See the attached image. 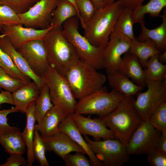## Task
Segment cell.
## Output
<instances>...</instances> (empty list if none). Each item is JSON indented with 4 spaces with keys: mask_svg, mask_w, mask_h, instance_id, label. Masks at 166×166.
I'll return each instance as SVG.
<instances>
[{
    "mask_svg": "<svg viewBox=\"0 0 166 166\" xmlns=\"http://www.w3.org/2000/svg\"><path fill=\"white\" fill-rule=\"evenodd\" d=\"M134 96H124L110 112L98 118L126 146L132 134L143 121L134 105Z\"/></svg>",
    "mask_w": 166,
    "mask_h": 166,
    "instance_id": "obj_1",
    "label": "cell"
},
{
    "mask_svg": "<svg viewBox=\"0 0 166 166\" xmlns=\"http://www.w3.org/2000/svg\"><path fill=\"white\" fill-rule=\"evenodd\" d=\"M123 8L117 0L102 8L96 9L92 17L83 28L84 36L94 46L105 48Z\"/></svg>",
    "mask_w": 166,
    "mask_h": 166,
    "instance_id": "obj_2",
    "label": "cell"
},
{
    "mask_svg": "<svg viewBox=\"0 0 166 166\" xmlns=\"http://www.w3.org/2000/svg\"><path fill=\"white\" fill-rule=\"evenodd\" d=\"M43 40L49 65L65 77L71 67L80 60L75 49L62 29L55 26L47 33Z\"/></svg>",
    "mask_w": 166,
    "mask_h": 166,
    "instance_id": "obj_3",
    "label": "cell"
},
{
    "mask_svg": "<svg viewBox=\"0 0 166 166\" xmlns=\"http://www.w3.org/2000/svg\"><path fill=\"white\" fill-rule=\"evenodd\" d=\"M97 70L79 60L67 71L65 77L76 99H80L103 88L106 77Z\"/></svg>",
    "mask_w": 166,
    "mask_h": 166,
    "instance_id": "obj_4",
    "label": "cell"
},
{
    "mask_svg": "<svg viewBox=\"0 0 166 166\" xmlns=\"http://www.w3.org/2000/svg\"><path fill=\"white\" fill-rule=\"evenodd\" d=\"M79 20L77 16L69 19L63 24L62 30L75 49L80 61L97 70L103 69L105 48L94 46L80 33Z\"/></svg>",
    "mask_w": 166,
    "mask_h": 166,
    "instance_id": "obj_5",
    "label": "cell"
},
{
    "mask_svg": "<svg viewBox=\"0 0 166 166\" xmlns=\"http://www.w3.org/2000/svg\"><path fill=\"white\" fill-rule=\"evenodd\" d=\"M42 77L48 87L50 100L53 105L60 107L68 115L74 113L77 102L65 77L49 65Z\"/></svg>",
    "mask_w": 166,
    "mask_h": 166,
    "instance_id": "obj_6",
    "label": "cell"
},
{
    "mask_svg": "<svg viewBox=\"0 0 166 166\" xmlns=\"http://www.w3.org/2000/svg\"><path fill=\"white\" fill-rule=\"evenodd\" d=\"M124 96L113 89L109 92L103 87L101 90L79 99L74 113L104 116L112 110Z\"/></svg>",
    "mask_w": 166,
    "mask_h": 166,
    "instance_id": "obj_7",
    "label": "cell"
},
{
    "mask_svg": "<svg viewBox=\"0 0 166 166\" xmlns=\"http://www.w3.org/2000/svg\"><path fill=\"white\" fill-rule=\"evenodd\" d=\"M146 90L137 93L134 105L143 121L150 117L163 102L166 101V79L158 81L145 80Z\"/></svg>",
    "mask_w": 166,
    "mask_h": 166,
    "instance_id": "obj_8",
    "label": "cell"
},
{
    "mask_svg": "<svg viewBox=\"0 0 166 166\" xmlns=\"http://www.w3.org/2000/svg\"><path fill=\"white\" fill-rule=\"evenodd\" d=\"M84 136L91 150L104 166H121L128 161L130 155L126 145L118 139L93 141Z\"/></svg>",
    "mask_w": 166,
    "mask_h": 166,
    "instance_id": "obj_9",
    "label": "cell"
},
{
    "mask_svg": "<svg viewBox=\"0 0 166 166\" xmlns=\"http://www.w3.org/2000/svg\"><path fill=\"white\" fill-rule=\"evenodd\" d=\"M162 133L148 121H143L132 134L126 146L129 155L146 154L156 149Z\"/></svg>",
    "mask_w": 166,
    "mask_h": 166,
    "instance_id": "obj_10",
    "label": "cell"
},
{
    "mask_svg": "<svg viewBox=\"0 0 166 166\" xmlns=\"http://www.w3.org/2000/svg\"><path fill=\"white\" fill-rule=\"evenodd\" d=\"M132 41L114 27L103 53V69L107 74L118 70L122 56L128 52Z\"/></svg>",
    "mask_w": 166,
    "mask_h": 166,
    "instance_id": "obj_11",
    "label": "cell"
},
{
    "mask_svg": "<svg viewBox=\"0 0 166 166\" xmlns=\"http://www.w3.org/2000/svg\"><path fill=\"white\" fill-rule=\"evenodd\" d=\"M58 0H39L27 11L18 14L24 27L45 29L49 26Z\"/></svg>",
    "mask_w": 166,
    "mask_h": 166,
    "instance_id": "obj_12",
    "label": "cell"
},
{
    "mask_svg": "<svg viewBox=\"0 0 166 166\" xmlns=\"http://www.w3.org/2000/svg\"><path fill=\"white\" fill-rule=\"evenodd\" d=\"M16 49L26 60L33 71L38 76L42 77L49 65L43 40H33Z\"/></svg>",
    "mask_w": 166,
    "mask_h": 166,
    "instance_id": "obj_13",
    "label": "cell"
},
{
    "mask_svg": "<svg viewBox=\"0 0 166 166\" xmlns=\"http://www.w3.org/2000/svg\"><path fill=\"white\" fill-rule=\"evenodd\" d=\"M54 26L50 24L46 29H38L23 26L20 24L5 26L2 27V30L12 46L17 49L33 40L43 39L47 33Z\"/></svg>",
    "mask_w": 166,
    "mask_h": 166,
    "instance_id": "obj_14",
    "label": "cell"
},
{
    "mask_svg": "<svg viewBox=\"0 0 166 166\" xmlns=\"http://www.w3.org/2000/svg\"><path fill=\"white\" fill-rule=\"evenodd\" d=\"M75 122L81 134L89 135L95 140L116 139L112 131L98 118L92 119L90 116L86 117L83 115L75 113L69 115Z\"/></svg>",
    "mask_w": 166,
    "mask_h": 166,
    "instance_id": "obj_15",
    "label": "cell"
},
{
    "mask_svg": "<svg viewBox=\"0 0 166 166\" xmlns=\"http://www.w3.org/2000/svg\"><path fill=\"white\" fill-rule=\"evenodd\" d=\"M42 138L47 151L53 152L63 160L66 155L72 152H80L85 154L83 150L63 132L58 131L52 136Z\"/></svg>",
    "mask_w": 166,
    "mask_h": 166,
    "instance_id": "obj_16",
    "label": "cell"
},
{
    "mask_svg": "<svg viewBox=\"0 0 166 166\" xmlns=\"http://www.w3.org/2000/svg\"><path fill=\"white\" fill-rule=\"evenodd\" d=\"M0 143L5 151L10 155H22L26 148L19 128L9 124L0 126Z\"/></svg>",
    "mask_w": 166,
    "mask_h": 166,
    "instance_id": "obj_17",
    "label": "cell"
},
{
    "mask_svg": "<svg viewBox=\"0 0 166 166\" xmlns=\"http://www.w3.org/2000/svg\"><path fill=\"white\" fill-rule=\"evenodd\" d=\"M0 47L10 56L18 69L29 77L39 87L45 83L42 77L38 76L33 71L24 57L12 46L4 34L0 35Z\"/></svg>",
    "mask_w": 166,
    "mask_h": 166,
    "instance_id": "obj_18",
    "label": "cell"
},
{
    "mask_svg": "<svg viewBox=\"0 0 166 166\" xmlns=\"http://www.w3.org/2000/svg\"><path fill=\"white\" fill-rule=\"evenodd\" d=\"M59 131L66 133L85 151L89 157L92 166H103L102 163L92 152L82 135L79 132L75 122L69 115L61 122L58 126Z\"/></svg>",
    "mask_w": 166,
    "mask_h": 166,
    "instance_id": "obj_19",
    "label": "cell"
},
{
    "mask_svg": "<svg viewBox=\"0 0 166 166\" xmlns=\"http://www.w3.org/2000/svg\"><path fill=\"white\" fill-rule=\"evenodd\" d=\"M122 57L119 70L128 77L136 85L143 89L146 86L144 69L138 58L129 52Z\"/></svg>",
    "mask_w": 166,
    "mask_h": 166,
    "instance_id": "obj_20",
    "label": "cell"
},
{
    "mask_svg": "<svg viewBox=\"0 0 166 166\" xmlns=\"http://www.w3.org/2000/svg\"><path fill=\"white\" fill-rule=\"evenodd\" d=\"M59 106L54 105L45 114L40 123L35 125L34 129L42 137L52 136L59 131V124L67 116Z\"/></svg>",
    "mask_w": 166,
    "mask_h": 166,
    "instance_id": "obj_21",
    "label": "cell"
},
{
    "mask_svg": "<svg viewBox=\"0 0 166 166\" xmlns=\"http://www.w3.org/2000/svg\"><path fill=\"white\" fill-rule=\"evenodd\" d=\"M40 92V87L34 81L18 88L12 94L15 108L19 112L25 113L29 105L35 101Z\"/></svg>",
    "mask_w": 166,
    "mask_h": 166,
    "instance_id": "obj_22",
    "label": "cell"
},
{
    "mask_svg": "<svg viewBox=\"0 0 166 166\" xmlns=\"http://www.w3.org/2000/svg\"><path fill=\"white\" fill-rule=\"evenodd\" d=\"M162 18V22L158 27L152 29L147 28L144 21L140 23L141 32L137 40L144 42L150 39L155 44L157 48L161 52L166 51V10L160 16Z\"/></svg>",
    "mask_w": 166,
    "mask_h": 166,
    "instance_id": "obj_23",
    "label": "cell"
},
{
    "mask_svg": "<svg viewBox=\"0 0 166 166\" xmlns=\"http://www.w3.org/2000/svg\"><path fill=\"white\" fill-rule=\"evenodd\" d=\"M106 78L112 89L122 93L125 96H134L143 89L119 70L108 74Z\"/></svg>",
    "mask_w": 166,
    "mask_h": 166,
    "instance_id": "obj_24",
    "label": "cell"
},
{
    "mask_svg": "<svg viewBox=\"0 0 166 166\" xmlns=\"http://www.w3.org/2000/svg\"><path fill=\"white\" fill-rule=\"evenodd\" d=\"M35 101L32 102L28 106L25 113L26 117V124L22 132L27 149V166H32L35 159L33 153L35 123L36 121L34 115Z\"/></svg>",
    "mask_w": 166,
    "mask_h": 166,
    "instance_id": "obj_25",
    "label": "cell"
},
{
    "mask_svg": "<svg viewBox=\"0 0 166 166\" xmlns=\"http://www.w3.org/2000/svg\"><path fill=\"white\" fill-rule=\"evenodd\" d=\"M129 52L135 55L139 59L143 68H146V63L150 57L161 53L155 44L150 39L140 42L137 39L132 40Z\"/></svg>",
    "mask_w": 166,
    "mask_h": 166,
    "instance_id": "obj_26",
    "label": "cell"
},
{
    "mask_svg": "<svg viewBox=\"0 0 166 166\" xmlns=\"http://www.w3.org/2000/svg\"><path fill=\"white\" fill-rule=\"evenodd\" d=\"M76 16H77L79 20V15L73 4L67 0H58L52 13L50 24L62 29V24L65 21Z\"/></svg>",
    "mask_w": 166,
    "mask_h": 166,
    "instance_id": "obj_27",
    "label": "cell"
},
{
    "mask_svg": "<svg viewBox=\"0 0 166 166\" xmlns=\"http://www.w3.org/2000/svg\"><path fill=\"white\" fill-rule=\"evenodd\" d=\"M166 6V0H149L132 10V16L134 24L140 23L144 21L145 14H148L152 17L160 16L163 8Z\"/></svg>",
    "mask_w": 166,
    "mask_h": 166,
    "instance_id": "obj_28",
    "label": "cell"
},
{
    "mask_svg": "<svg viewBox=\"0 0 166 166\" xmlns=\"http://www.w3.org/2000/svg\"><path fill=\"white\" fill-rule=\"evenodd\" d=\"M53 106L50 100L48 87L45 83L40 87V92L35 101L34 115L38 124Z\"/></svg>",
    "mask_w": 166,
    "mask_h": 166,
    "instance_id": "obj_29",
    "label": "cell"
},
{
    "mask_svg": "<svg viewBox=\"0 0 166 166\" xmlns=\"http://www.w3.org/2000/svg\"><path fill=\"white\" fill-rule=\"evenodd\" d=\"M158 55L147 60L146 68L144 69L145 80L158 81L166 79V65L159 61Z\"/></svg>",
    "mask_w": 166,
    "mask_h": 166,
    "instance_id": "obj_30",
    "label": "cell"
},
{
    "mask_svg": "<svg viewBox=\"0 0 166 166\" xmlns=\"http://www.w3.org/2000/svg\"><path fill=\"white\" fill-rule=\"evenodd\" d=\"M132 10L124 8L116 22L115 28L125 37L131 40H137L133 30Z\"/></svg>",
    "mask_w": 166,
    "mask_h": 166,
    "instance_id": "obj_31",
    "label": "cell"
},
{
    "mask_svg": "<svg viewBox=\"0 0 166 166\" xmlns=\"http://www.w3.org/2000/svg\"><path fill=\"white\" fill-rule=\"evenodd\" d=\"M0 67L10 77L27 83L31 79L21 72L16 67L10 56L0 47Z\"/></svg>",
    "mask_w": 166,
    "mask_h": 166,
    "instance_id": "obj_32",
    "label": "cell"
},
{
    "mask_svg": "<svg viewBox=\"0 0 166 166\" xmlns=\"http://www.w3.org/2000/svg\"><path fill=\"white\" fill-rule=\"evenodd\" d=\"M35 160L38 161L41 166H49V164L45 156L47 149L45 144L39 132L35 130L32 147Z\"/></svg>",
    "mask_w": 166,
    "mask_h": 166,
    "instance_id": "obj_33",
    "label": "cell"
},
{
    "mask_svg": "<svg viewBox=\"0 0 166 166\" xmlns=\"http://www.w3.org/2000/svg\"><path fill=\"white\" fill-rule=\"evenodd\" d=\"M76 7L80 16L82 28L94 14L96 9L90 0H75Z\"/></svg>",
    "mask_w": 166,
    "mask_h": 166,
    "instance_id": "obj_34",
    "label": "cell"
},
{
    "mask_svg": "<svg viewBox=\"0 0 166 166\" xmlns=\"http://www.w3.org/2000/svg\"><path fill=\"white\" fill-rule=\"evenodd\" d=\"M148 121L162 134H166V101L162 103L152 114Z\"/></svg>",
    "mask_w": 166,
    "mask_h": 166,
    "instance_id": "obj_35",
    "label": "cell"
},
{
    "mask_svg": "<svg viewBox=\"0 0 166 166\" xmlns=\"http://www.w3.org/2000/svg\"><path fill=\"white\" fill-rule=\"evenodd\" d=\"M27 83L10 77L0 67V88H1L12 93Z\"/></svg>",
    "mask_w": 166,
    "mask_h": 166,
    "instance_id": "obj_36",
    "label": "cell"
},
{
    "mask_svg": "<svg viewBox=\"0 0 166 166\" xmlns=\"http://www.w3.org/2000/svg\"><path fill=\"white\" fill-rule=\"evenodd\" d=\"M20 24H21L18 14L8 6L0 5V27Z\"/></svg>",
    "mask_w": 166,
    "mask_h": 166,
    "instance_id": "obj_37",
    "label": "cell"
},
{
    "mask_svg": "<svg viewBox=\"0 0 166 166\" xmlns=\"http://www.w3.org/2000/svg\"><path fill=\"white\" fill-rule=\"evenodd\" d=\"M39 0H0L2 4L6 5L18 14L27 11Z\"/></svg>",
    "mask_w": 166,
    "mask_h": 166,
    "instance_id": "obj_38",
    "label": "cell"
},
{
    "mask_svg": "<svg viewBox=\"0 0 166 166\" xmlns=\"http://www.w3.org/2000/svg\"><path fill=\"white\" fill-rule=\"evenodd\" d=\"M73 154L69 153L65 156L63 161L66 166H91L89 160L85 156V154L76 152Z\"/></svg>",
    "mask_w": 166,
    "mask_h": 166,
    "instance_id": "obj_39",
    "label": "cell"
},
{
    "mask_svg": "<svg viewBox=\"0 0 166 166\" xmlns=\"http://www.w3.org/2000/svg\"><path fill=\"white\" fill-rule=\"evenodd\" d=\"M147 160L151 166H166V155L154 150L146 154Z\"/></svg>",
    "mask_w": 166,
    "mask_h": 166,
    "instance_id": "obj_40",
    "label": "cell"
},
{
    "mask_svg": "<svg viewBox=\"0 0 166 166\" xmlns=\"http://www.w3.org/2000/svg\"><path fill=\"white\" fill-rule=\"evenodd\" d=\"M27 161L22 155L12 154L6 159L5 163L1 164L0 166H27Z\"/></svg>",
    "mask_w": 166,
    "mask_h": 166,
    "instance_id": "obj_41",
    "label": "cell"
},
{
    "mask_svg": "<svg viewBox=\"0 0 166 166\" xmlns=\"http://www.w3.org/2000/svg\"><path fill=\"white\" fill-rule=\"evenodd\" d=\"M124 8L132 10L142 4L145 0H118Z\"/></svg>",
    "mask_w": 166,
    "mask_h": 166,
    "instance_id": "obj_42",
    "label": "cell"
},
{
    "mask_svg": "<svg viewBox=\"0 0 166 166\" xmlns=\"http://www.w3.org/2000/svg\"><path fill=\"white\" fill-rule=\"evenodd\" d=\"M19 112L15 107L10 109L0 110V126L8 125L7 116L9 114Z\"/></svg>",
    "mask_w": 166,
    "mask_h": 166,
    "instance_id": "obj_43",
    "label": "cell"
},
{
    "mask_svg": "<svg viewBox=\"0 0 166 166\" xmlns=\"http://www.w3.org/2000/svg\"><path fill=\"white\" fill-rule=\"evenodd\" d=\"M4 103L14 105L12 93L7 91H1L0 93V109L2 104Z\"/></svg>",
    "mask_w": 166,
    "mask_h": 166,
    "instance_id": "obj_44",
    "label": "cell"
},
{
    "mask_svg": "<svg viewBox=\"0 0 166 166\" xmlns=\"http://www.w3.org/2000/svg\"><path fill=\"white\" fill-rule=\"evenodd\" d=\"M155 150L166 155V134H161Z\"/></svg>",
    "mask_w": 166,
    "mask_h": 166,
    "instance_id": "obj_45",
    "label": "cell"
},
{
    "mask_svg": "<svg viewBox=\"0 0 166 166\" xmlns=\"http://www.w3.org/2000/svg\"><path fill=\"white\" fill-rule=\"evenodd\" d=\"M94 5L96 9L102 8L108 4L106 0H90Z\"/></svg>",
    "mask_w": 166,
    "mask_h": 166,
    "instance_id": "obj_46",
    "label": "cell"
},
{
    "mask_svg": "<svg viewBox=\"0 0 166 166\" xmlns=\"http://www.w3.org/2000/svg\"><path fill=\"white\" fill-rule=\"evenodd\" d=\"M162 52L158 55V59L161 63L165 64L166 63V51Z\"/></svg>",
    "mask_w": 166,
    "mask_h": 166,
    "instance_id": "obj_47",
    "label": "cell"
},
{
    "mask_svg": "<svg viewBox=\"0 0 166 166\" xmlns=\"http://www.w3.org/2000/svg\"><path fill=\"white\" fill-rule=\"evenodd\" d=\"M69 1V2H70L72 4H73L74 6L76 7L77 10V8L76 7V5H75V0H67ZM78 12V11H77ZM79 14V13H78ZM80 16V15H79ZM80 19H79V20L80 19Z\"/></svg>",
    "mask_w": 166,
    "mask_h": 166,
    "instance_id": "obj_48",
    "label": "cell"
},
{
    "mask_svg": "<svg viewBox=\"0 0 166 166\" xmlns=\"http://www.w3.org/2000/svg\"><path fill=\"white\" fill-rule=\"evenodd\" d=\"M117 0H106L108 4H111Z\"/></svg>",
    "mask_w": 166,
    "mask_h": 166,
    "instance_id": "obj_49",
    "label": "cell"
},
{
    "mask_svg": "<svg viewBox=\"0 0 166 166\" xmlns=\"http://www.w3.org/2000/svg\"><path fill=\"white\" fill-rule=\"evenodd\" d=\"M2 28L0 27V31L2 30Z\"/></svg>",
    "mask_w": 166,
    "mask_h": 166,
    "instance_id": "obj_50",
    "label": "cell"
},
{
    "mask_svg": "<svg viewBox=\"0 0 166 166\" xmlns=\"http://www.w3.org/2000/svg\"><path fill=\"white\" fill-rule=\"evenodd\" d=\"M1 4H1V3L0 2V5H1Z\"/></svg>",
    "mask_w": 166,
    "mask_h": 166,
    "instance_id": "obj_51",
    "label": "cell"
},
{
    "mask_svg": "<svg viewBox=\"0 0 166 166\" xmlns=\"http://www.w3.org/2000/svg\"><path fill=\"white\" fill-rule=\"evenodd\" d=\"M1 88H0V90H1Z\"/></svg>",
    "mask_w": 166,
    "mask_h": 166,
    "instance_id": "obj_52",
    "label": "cell"
}]
</instances>
